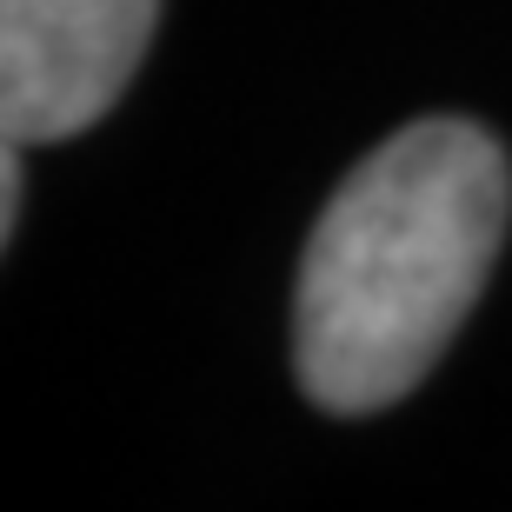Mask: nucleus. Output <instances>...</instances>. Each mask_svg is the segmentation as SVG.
I'll use <instances>...</instances> for the list:
<instances>
[{"mask_svg":"<svg viewBox=\"0 0 512 512\" xmlns=\"http://www.w3.org/2000/svg\"><path fill=\"white\" fill-rule=\"evenodd\" d=\"M20 227V147L7 140V167H0V240H14Z\"/></svg>","mask_w":512,"mask_h":512,"instance_id":"obj_3","label":"nucleus"},{"mask_svg":"<svg viewBox=\"0 0 512 512\" xmlns=\"http://www.w3.org/2000/svg\"><path fill=\"white\" fill-rule=\"evenodd\" d=\"M160 0H0V127L14 147L74 140L114 114Z\"/></svg>","mask_w":512,"mask_h":512,"instance_id":"obj_2","label":"nucleus"},{"mask_svg":"<svg viewBox=\"0 0 512 512\" xmlns=\"http://www.w3.org/2000/svg\"><path fill=\"white\" fill-rule=\"evenodd\" d=\"M512 213V167L486 127L433 114L366 153L326 200L293 293V366L313 406L406 399L486 293Z\"/></svg>","mask_w":512,"mask_h":512,"instance_id":"obj_1","label":"nucleus"}]
</instances>
